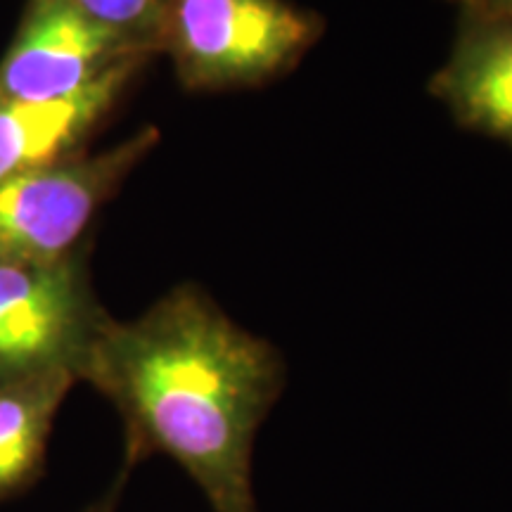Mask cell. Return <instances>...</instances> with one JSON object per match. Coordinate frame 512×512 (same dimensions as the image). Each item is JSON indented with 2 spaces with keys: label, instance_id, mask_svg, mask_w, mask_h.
Masks as SVG:
<instances>
[{
  "label": "cell",
  "instance_id": "1",
  "mask_svg": "<svg viewBox=\"0 0 512 512\" xmlns=\"http://www.w3.org/2000/svg\"><path fill=\"white\" fill-rule=\"evenodd\" d=\"M81 382L119 413L128 470L166 456L211 512H259L254 444L285 389V358L200 285L174 287L131 320H107Z\"/></svg>",
  "mask_w": 512,
  "mask_h": 512
},
{
  "label": "cell",
  "instance_id": "10",
  "mask_svg": "<svg viewBox=\"0 0 512 512\" xmlns=\"http://www.w3.org/2000/svg\"><path fill=\"white\" fill-rule=\"evenodd\" d=\"M446 3L456 5L458 12L512 19V0H446Z\"/></svg>",
  "mask_w": 512,
  "mask_h": 512
},
{
  "label": "cell",
  "instance_id": "11",
  "mask_svg": "<svg viewBox=\"0 0 512 512\" xmlns=\"http://www.w3.org/2000/svg\"><path fill=\"white\" fill-rule=\"evenodd\" d=\"M131 472H133V470H128L126 465L121 467L117 479H114V482L110 484V489H107L105 494H102V496L98 498V501L88 505L86 512H117V510H119L121 494H124L126 482H128V477H131Z\"/></svg>",
  "mask_w": 512,
  "mask_h": 512
},
{
  "label": "cell",
  "instance_id": "6",
  "mask_svg": "<svg viewBox=\"0 0 512 512\" xmlns=\"http://www.w3.org/2000/svg\"><path fill=\"white\" fill-rule=\"evenodd\" d=\"M427 91L460 128L512 147V19L458 12L451 50Z\"/></svg>",
  "mask_w": 512,
  "mask_h": 512
},
{
  "label": "cell",
  "instance_id": "8",
  "mask_svg": "<svg viewBox=\"0 0 512 512\" xmlns=\"http://www.w3.org/2000/svg\"><path fill=\"white\" fill-rule=\"evenodd\" d=\"M76 382L72 370L55 368L0 384V501L43 472L55 418Z\"/></svg>",
  "mask_w": 512,
  "mask_h": 512
},
{
  "label": "cell",
  "instance_id": "4",
  "mask_svg": "<svg viewBox=\"0 0 512 512\" xmlns=\"http://www.w3.org/2000/svg\"><path fill=\"white\" fill-rule=\"evenodd\" d=\"M112 316L95 297L86 254L53 264L0 261V384L43 370H81Z\"/></svg>",
  "mask_w": 512,
  "mask_h": 512
},
{
  "label": "cell",
  "instance_id": "9",
  "mask_svg": "<svg viewBox=\"0 0 512 512\" xmlns=\"http://www.w3.org/2000/svg\"><path fill=\"white\" fill-rule=\"evenodd\" d=\"M93 22L147 55H159L166 17L174 0H69Z\"/></svg>",
  "mask_w": 512,
  "mask_h": 512
},
{
  "label": "cell",
  "instance_id": "3",
  "mask_svg": "<svg viewBox=\"0 0 512 512\" xmlns=\"http://www.w3.org/2000/svg\"><path fill=\"white\" fill-rule=\"evenodd\" d=\"M157 143L159 131L147 126L110 150L81 152L0 183V261L53 264L79 252L95 214Z\"/></svg>",
  "mask_w": 512,
  "mask_h": 512
},
{
  "label": "cell",
  "instance_id": "2",
  "mask_svg": "<svg viewBox=\"0 0 512 512\" xmlns=\"http://www.w3.org/2000/svg\"><path fill=\"white\" fill-rule=\"evenodd\" d=\"M323 34V17L292 0H174L159 55L185 91H249L294 72Z\"/></svg>",
  "mask_w": 512,
  "mask_h": 512
},
{
  "label": "cell",
  "instance_id": "5",
  "mask_svg": "<svg viewBox=\"0 0 512 512\" xmlns=\"http://www.w3.org/2000/svg\"><path fill=\"white\" fill-rule=\"evenodd\" d=\"M152 60L69 0H27L0 60V98L55 100L93 86L128 62Z\"/></svg>",
  "mask_w": 512,
  "mask_h": 512
},
{
  "label": "cell",
  "instance_id": "7",
  "mask_svg": "<svg viewBox=\"0 0 512 512\" xmlns=\"http://www.w3.org/2000/svg\"><path fill=\"white\" fill-rule=\"evenodd\" d=\"M147 62H128L67 98H0V183L81 155Z\"/></svg>",
  "mask_w": 512,
  "mask_h": 512
}]
</instances>
